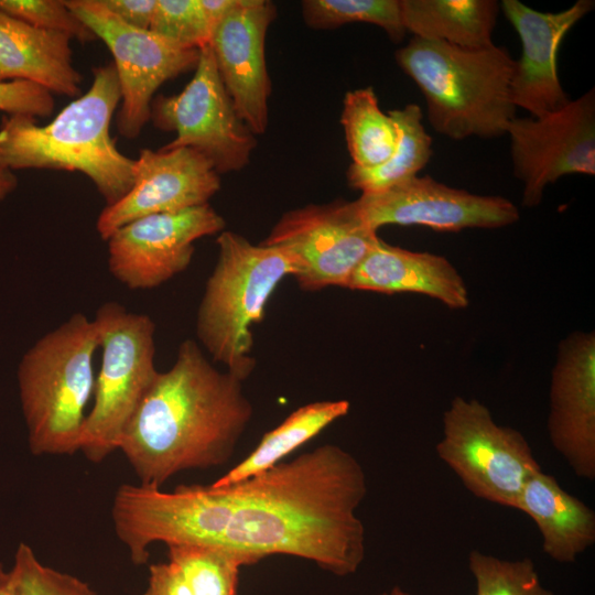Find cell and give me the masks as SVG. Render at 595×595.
Segmentation results:
<instances>
[{
	"instance_id": "6da1fadb",
	"label": "cell",
	"mask_w": 595,
	"mask_h": 595,
	"mask_svg": "<svg viewBox=\"0 0 595 595\" xmlns=\"http://www.w3.org/2000/svg\"><path fill=\"white\" fill-rule=\"evenodd\" d=\"M366 495L359 461L324 444L223 487L164 491L123 484L111 518L136 565L148 563L152 543H202L237 551L255 564L270 555L295 556L343 577L365 559V527L356 511Z\"/></svg>"
},
{
	"instance_id": "7a4b0ae2",
	"label": "cell",
	"mask_w": 595,
	"mask_h": 595,
	"mask_svg": "<svg viewBox=\"0 0 595 595\" xmlns=\"http://www.w3.org/2000/svg\"><path fill=\"white\" fill-rule=\"evenodd\" d=\"M244 381L217 369L193 339L159 371L119 444L140 484L226 464L253 415Z\"/></svg>"
},
{
	"instance_id": "3957f363",
	"label": "cell",
	"mask_w": 595,
	"mask_h": 595,
	"mask_svg": "<svg viewBox=\"0 0 595 595\" xmlns=\"http://www.w3.org/2000/svg\"><path fill=\"white\" fill-rule=\"evenodd\" d=\"M88 90L65 106L46 125L25 115H6L0 123V166L10 171L51 169L85 174L106 205L132 187L134 160L125 155L110 134L120 105L112 63L93 68Z\"/></svg>"
},
{
	"instance_id": "277c9868",
	"label": "cell",
	"mask_w": 595,
	"mask_h": 595,
	"mask_svg": "<svg viewBox=\"0 0 595 595\" xmlns=\"http://www.w3.org/2000/svg\"><path fill=\"white\" fill-rule=\"evenodd\" d=\"M394 57L421 90L437 133L452 140L506 136L517 109L515 60L506 47L470 50L413 36Z\"/></svg>"
},
{
	"instance_id": "5b68a950",
	"label": "cell",
	"mask_w": 595,
	"mask_h": 595,
	"mask_svg": "<svg viewBox=\"0 0 595 595\" xmlns=\"http://www.w3.org/2000/svg\"><path fill=\"white\" fill-rule=\"evenodd\" d=\"M98 348L94 320L74 313L22 356L18 389L33 455H73L80 451Z\"/></svg>"
},
{
	"instance_id": "8992f818",
	"label": "cell",
	"mask_w": 595,
	"mask_h": 595,
	"mask_svg": "<svg viewBox=\"0 0 595 595\" xmlns=\"http://www.w3.org/2000/svg\"><path fill=\"white\" fill-rule=\"evenodd\" d=\"M217 259L208 277L196 315L201 345L226 370L245 381L256 368L252 356L255 325L263 321L266 305L295 266L283 250L252 244L223 230L217 237Z\"/></svg>"
},
{
	"instance_id": "52a82bcc",
	"label": "cell",
	"mask_w": 595,
	"mask_h": 595,
	"mask_svg": "<svg viewBox=\"0 0 595 595\" xmlns=\"http://www.w3.org/2000/svg\"><path fill=\"white\" fill-rule=\"evenodd\" d=\"M101 349L94 404L87 413L80 452L100 463L118 450L120 437L154 381L155 323L117 302L99 306L94 317Z\"/></svg>"
},
{
	"instance_id": "ba28073f",
	"label": "cell",
	"mask_w": 595,
	"mask_h": 595,
	"mask_svg": "<svg viewBox=\"0 0 595 595\" xmlns=\"http://www.w3.org/2000/svg\"><path fill=\"white\" fill-rule=\"evenodd\" d=\"M439 458L475 497L515 508L523 485L541 470L526 436L498 424L487 405L456 396L444 411Z\"/></svg>"
},
{
	"instance_id": "9c48e42d",
	"label": "cell",
	"mask_w": 595,
	"mask_h": 595,
	"mask_svg": "<svg viewBox=\"0 0 595 595\" xmlns=\"http://www.w3.org/2000/svg\"><path fill=\"white\" fill-rule=\"evenodd\" d=\"M150 120L155 128L176 134L161 149L192 148L219 174L246 167L257 145L256 134L235 109L208 44L199 48L194 75L182 91L154 97Z\"/></svg>"
},
{
	"instance_id": "30bf717a",
	"label": "cell",
	"mask_w": 595,
	"mask_h": 595,
	"mask_svg": "<svg viewBox=\"0 0 595 595\" xmlns=\"http://www.w3.org/2000/svg\"><path fill=\"white\" fill-rule=\"evenodd\" d=\"M65 4L110 51L121 95L117 129L123 138L139 137L150 120L156 90L195 69L199 48L181 47L150 30L128 25L100 0H67Z\"/></svg>"
},
{
	"instance_id": "8fae6325",
	"label": "cell",
	"mask_w": 595,
	"mask_h": 595,
	"mask_svg": "<svg viewBox=\"0 0 595 595\" xmlns=\"http://www.w3.org/2000/svg\"><path fill=\"white\" fill-rule=\"evenodd\" d=\"M356 201L310 204L284 213L260 244L293 260V278L306 291L347 288L355 270L378 239Z\"/></svg>"
},
{
	"instance_id": "7c38bea8",
	"label": "cell",
	"mask_w": 595,
	"mask_h": 595,
	"mask_svg": "<svg viewBox=\"0 0 595 595\" xmlns=\"http://www.w3.org/2000/svg\"><path fill=\"white\" fill-rule=\"evenodd\" d=\"M506 136L522 206H538L544 188L569 174H595V90L542 117L513 118Z\"/></svg>"
},
{
	"instance_id": "4fadbf2b",
	"label": "cell",
	"mask_w": 595,
	"mask_h": 595,
	"mask_svg": "<svg viewBox=\"0 0 595 595\" xmlns=\"http://www.w3.org/2000/svg\"><path fill=\"white\" fill-rule=\"evenodd\" d=\"M225 226L209 203L137 218L106 240L108 270L128 289L158 288L187 269L196 240L219 234Z\"/></svg>"
},
{
	"instance_id": "5bb4252c",
	"label": "cell",
	"mask_w": 595,
	"mask_h": 595,
	"mask_svg": "<svg viewBox=\"0 0 595 595\" xmlns=\"http://www.w3.org/2000/svg\"><path fill=\"white\" fill-rule=\"evenodd\" d=\"M356 203L366 223L377 231L387 225L437 231L494 229L520 218L518 207L506 197L473 194L430 176H414L382 192L361 194Z\"/></svg>"
},
{
	"instance_id": "9a60e30c",
	"label": "cell",
	"mask_w": 595,
	"mask_h": 595,
	"mask_svg": "<svg viewBox=\"0 0 595 595\" xmlns=\"http://www.w3.org/2000/svg\"><path fill=\"white\" fill-rule=\"evenodd\" d=\"M220 190V174L192 148L142 149L134 160L133 184L118 202L106 205L96 221L108 237L140 217L174 213L208 204Z\"/></svg>"
},
{
	"instance_id": "2e32d148",
	"label": "cell",
	"mask_w": 595,
	"mask_h": 595,
	"mask_svg": "<svg viewBox=\"0 0 595 595\" xmlns=\"http://www.w3.org/2000/svg\"><path fill=\"white\" fill-rule=\"evenodd\" d=\"M547 429L553 448L582 479L595 478V333L560 342L550 382Z\"/></svg>"
},
{
	"instance_id": "e0dca14e",
	"label": "cell",
	"mask_w": 595,
	"mask_h": 595,
	"mask_svg": "<svg viewBox=\"0 0 595 595\" xmlns=\"http://www.w3.org/2000/svg\"><path fill=\"white\" fill-rule=\"evenodd\" d=\"M275 17L271 1L244 0L213 29L208 43L237 113L256 136L268 126L271 80L266 36Z\"/></svg>"
},
{
	"instance_id": "ac0fdd59",
	"label": "cell",
	"mask_w": 595,
	"mask_h": 595,
	"mask_svg": "<svg viewBox=\"0 0 595 595\" xmlns=\"http://www.w3.org/2000/svg\"><path fill=\"white\" fill-rule=\"evenodd\" d=\"M499 6L521 42L510 84L513 105L536 118L561 109L571 99L559 78V48L567 32L592 11L594 1L577 0L560 12H541L518 0H502Z\"/></svg>"
},
{
	"instance_id": "d6986e66",
	"label": "cell",
	"mask_w": 595,
	"mask_h": 595,
	"mask_svg": "<svg viewBox=\"0 0 595 595\" xmlns=\"http://www.w3.org/2000/svg\"><path fill=\"white\" fill-rule=\"evenodd\" d=\"M347 289L420 293L454 310L469 305L467 285L448 259L391 246L380 238L355 270Z\"/></svg>"
},
{
	"instance_id": "ffe728a7",
	"label": "cell",
	"mask_w": 595,
	"mask_h": 595,
	"mask_svg": "<svg viewBox=\"0 0 595 595\" xmlns=\"http://www.w3.org/2000/svg\"><path fill=\"white\" fill-rule=\"evenodd\" d=\"M71 40L0 11V83L25 80L51 94L77 96L82 74L73 65Z\"/></svg>"
},
{
	"instance_id": "44dd1931",
	"label": "cell",
	"mask_w": 595,
	"mask_h": 595,
	"mask_svg": "<svg viewBox=\"0 0 595 595\" xmlns=\"http://www.w3.org/2000/svg\"><path fill=\"white\" fill-rule=\"evenodd\" d=\"M516 509L529 516L542 537V550L553 561L574 563L595 543V512L542 470L528 478Z\"/></svg>"
},
{
	"instance_id": "7402d4cb",
	"label": "cell",
	"mask_w": 595,
	"mask_h": 595,
	"mask_svg": "<svg viewBox=\"0 0 595 595\" xmlns=\"http://www.w3.org/2000/svg\"><path fill=\"white\" fill-rule=\"evenodd\" d=\"M499 10L496 0H400L405 32L470 50L494 44Z\"/></svg>"
},
{
	"instance_id": "603a6c76",
	"label": "cell",
	"mask_w": 595,
	"mask_h": 595,
	"mask_svg": "<svg viewBox=\"0 0 595 595\" xmlns=\"http://www.w3.org/2000/svg\"><path fill=\"white\" fill-rule=\"evenodd\" d=\"M350 408L347 400H322L306 403L267 432L258 445L226 474L212 483L223 487L261 474L318 435Z\"/></svg>"
},
{
	"instance_id": "cb8c5ba5",
	"label": "cell",
	"mask_w": 595,
	"mask_h": 595,
	"mask_svg": "<svg viewBox=\"0 0 595 595\" xmlns=\"http://www.w3.org/2000/svg\"><path fill=\"white\" fill-rule=\"evenodd\" d=\"M397 126L398 142L392 155L382 164L361 167L350 164L347 181L361 194L382 192L418 176L433 155V140L422 123V110L416 104L389 112Z\"/></svg>"
},
{
	"instance_id": "d4e9b609",
	"label": "cell",
	"mask_w": 595,
	"mask_h": 595,
	"mask_svg": "<svg viewBox=\"0 0 595 595\" xmlns=\"http://www.w3.org/2000/svg\"><path fill=\"white\" fill-rule=\"evenodd\" d=\"M340 123L351 164L374 167L392 155L398 142L397 126L379 107L371 86L346 93Z\"/></svg>"
},
{
	"instance_id": "484cf974",
	"label": "cell",
	"mask_w": 595,
	"mask_h": 595,
	"mask_svg": "<svg viewBox=\"0 0 595 595\" xmlns=\"http://www.w3.org/2000/svg\"><path fill=\"white\" fill-rule=\"evenodd\" d=\"M166 547L169 561L178 567L192 595H239L240 570L255 564L247 555L219 545L174 543Z\"/></svg>"
},
{
	"instance_id": "4316f807",
	"label": "cell",
	"mask_w": 595,
	"mask_h": 595,
	"mask_svg": "<svg viewBox=\"0 0 595 595\" xmlns=\"http://www.w3.org/2000/svg\"><path fill=\"white\" fill-rule=\"evenodd\" d=\"M302 15L305 24L316 30L367 23L381 28L393 42H400L407 33L400 0H304Z\"/></svg>"
},
{
	"instance_id": "83f0119b",
	"label": "cell",
	"mask_w": 595,
	"mask_h": 595,
	"mask_svg": "<svg viewBox=\"0 0 595 595\" xmlns=\"http://www.w3.org/2000/svg\"><path fill=\"white\" fill-rule=\"evenodd\" d=\"M476 595H554L545 588L530 558L505 560L479 550L468 554Z\"/></svg>"
},
{
	"instance_id": "f1b7e54d",
	"label": "cell",
	"mask_w": 595,
	"mask_h": 595,
	"mask_svg": "<svg viewBox=\"0 0 595 595\" xmlns=\"http://www.w3.org/2000/svg\"><path fill=\"white\" fill-rule=\"evenodd\" d=\"M149 30L185 48L207 45L212 34L201 0H156Z\"/></svg>"
},
{
	"instance_id": "f546056e",
	"label": "cell",
	"mask_w": 595,
	"mask_h": 595,
	"mask_svg": "<svg viewBox=\"0 0 595 595\" xmlns=\"http://www.w3.org/2000/svg\"><path fill=\"white\" fill-rule=\"evenodd\" d=\"M11 572L20 595H97L78 577L44 565L23 542L15 551Z\"/></svg>"
},
{
	"instance_id": "4dcf8cb0",
	"label": "cell",
	"mask_w": 595,
	"mask_h": 595,
	"mask_svg": "<svg viewBox=\"0 0 595 595\" xmlns=\"http://www.w3.org/2000/svg\"><path fill=\"white\" fill-rule=\"evenodd\" d=\"M0 11L35 28L63 33L80 43L97 40L91 30L60 0H0Z\"/></svg>"
},
{
	"instance_id": "1f68e13d",
	"label": "cell",
	"mask_w": 595,
	"mask_h": 595,
	"mask_svg": "<svg viewBox=\"0 0 595 595\" xmlns=\"http://www.w3.org/2000/svg\"><path fill=\"white\" fill-rule=\"evenodd\" d=\"M54 110V98L47 89L25 80L0 83V111L45 118Z\"/></svg>"
},
{
	"instance_id": "d6a6232c",
	"label": "cell",
	"mask_w": 595,
	"mask_h": 595,
	"mask_svg": "<svg viewBox=\"0 0 595 595\" xmlns=\"http://www.w3.org/2000/svg\"><path fill=\"white\" fill-rule=\"evenodd\" d=\"M142 595H192V593L178 567L167 561L149 566L148 586Z\"/></svg>"
},
{
	"instance_id": "836d02e7",
	"label": "cell",
	"mask_w": 595,
	"mask_h": 595,
	"mask_svg": "<svg viewBox=\"0 0 595 595\" xmlns=\"http://www.w3.org/2000/svg\"><path fill=\"white\" fill-rule=\"evenodd\" d=\"M115 17L137 29L149 30L156 0H100Z\"/></svg>"
},
{
	"instance_id": "e575fe53",
	"label": "cell",
	"mask_w": 595,
	"mask_h": 595,
	"mask_svg": "<svg viewBox=\"0 0 595 595\" xmlns=\"http://www.w3.org/2000/svg\"><path fill=\"white\" fill-rule=\"evenodd\" d=\"M242 3L244 0H201L212 31L224 18L237 10Z\"/></svg>"
},
{
	"instance_id": "d590c367",
	"label": "cell",
	"mask_w": 595,
	"mask_h": 595,
	"mask_svg": "<svg viewBox=\"0 0 595 595\" xmlns=\"http://www.w3.org/2000/svg\"><path fill=\"white\" fill-rule=\"evenodd\" d=\"M18 177L13 171L0 166V201L6 199L18 187Z\"/></svg>"
},
{
	"instance_id": "8d00e7d4",
	"label": "cell",
	"mask_w": 595,
	"mask_h": 595,
	"mask_svg": "<svg viewBox=\"0 0 595 595\" xmlns=\"http://www.w3.org/2000/svg\"><path fill=\"white\" fill-rule=\"evenodd\" d=\"M0 595H20L13 574L0 563Z\"/></svg>"
},
{
	"instance_id": "74e56055",
	"label": "cell",
	"mask_w": 595,
	"mask_h": 595,
	"mask_svg": "<svg viewBox=\"0 0 595 595\" xmlns=\"http://www.w3.org/2000/svg\"><path fill=\"white\" fill-rule=\"evenodd\" d=\"M377 595H413L410 592L401 588L400 586H393L389 591H383Z\"/></svg>"
}]
</instances>
